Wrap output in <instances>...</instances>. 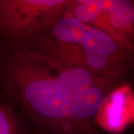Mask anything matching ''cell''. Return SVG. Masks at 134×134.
Wrapping results in <instances>:
<instances>
[{
	"label": "cell",
	"instance_id": "6da1fadb",
	"mask_svg": "<svg viewBox=\"0 0 134 134\" xmlns=\"http://www.w3.org/2000/svg\"><path fill=\"white\" fill-rule=\"evenodd\" d=\"M6 43L0 86L37 134H100L96 115L121 79L93 74L27 44Z\"/></svg>",
	"mask_w": 134,
	"mask_h": 134
},
{
	"label": "cell",
	"instance_id": "7a4b0ae2",
	"mask_svg": "<svg viewBox=\"0 0 134 134\" xmlns=\"http://www.w3.org/2000/svg\"><path fill=\"white\" fill-rule=\"evenodd\" d=\"M47 53L70 65L112 78L122 79L134 69V52L90 25L75 43Z\"/></svg>",
	"mask_w": 134,
	"mask_h": 134
},
{
	"label": "cell",
	"instance_id": "52a82bcc",
	"mask_svg": "<svg viewBox=\"0 0 134 134\" xmlns=\"http://www.w3.org/2000/svg\"><path fill=\"white\" fill-rule=\"evenodd\" d=\"M132 115H133V120L134 121V100L133 104V109H132Z\"/></svg>",
	"mask_w": 134,
	"mask_h": 134
},
{
	"label": "cell",
	"instance_id": "5b68a950",
	"mask_svg": "<svg viewBox=\"0 0 134 134\" xmlns=\"http://www.w3.org/2000/svg\"><path fill=\"white\" fill-rule=\"evenodd\" d=\"M134 96L130 86L121 84L106 98L96 115L99 130L118 134L132 122Z\"/></svg>",
	"mask_w": 134,
	"mask_h": 134
},
{
	"label": "cell",
	"instance_id": "3957f363",
	"mask_svg": "<svg viewBox=\"0 0 134 134\" xmlns=\"http://www.w3.org/2000/svg\"><path fill=\"white\" fill-rule=\"evenodd\" d=\"M68 0H0V39L25 43L47 33Z\"/></svg>",
	"mask_w": 134,
	"mask_h": 134
},
{
	"label": "cell",
	"instance_id": "8992f818",
	"mask_svg": "<svg viewBox=\"0 0 134 134\" xmlns=\"http://www.w3.org/2000/svg\"><path fill=\"white\" fill-rule=\"evenodd\" d=\"M0 134H37L34 128L30 129L19 118L14 107L0 102Z\"/></svg>",
	"mask_w": 134,
	"mask_h": 134
},
{
	"label": "cell",
	"instance_id": "277c9868",
	"mask_svg": "<svg viewBox=\"0 0 134 134\" xmlns=\"http://www.w3.org/2000/svg\"><path fill=\"white\" fill-rule=\"evenodd\" d=\"M91 26L134 52V0H103Z\"/></svg>",
	"mask_w": 134,
	"mask_h": 134
}]
</instances>
